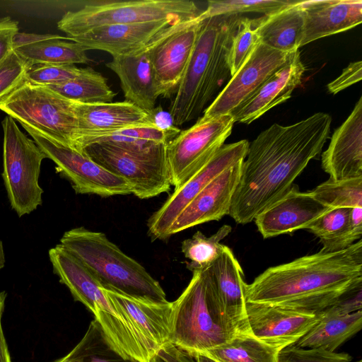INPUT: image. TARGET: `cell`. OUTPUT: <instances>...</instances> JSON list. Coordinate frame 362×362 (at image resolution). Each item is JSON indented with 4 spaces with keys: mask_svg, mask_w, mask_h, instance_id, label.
<instances>
[{
    "mask_svg": "<svg viewBox=\"0 0 362 362\" xmlns=\"http://www.w3.org/2000/svg\"><path fill=\"white\" fill-rule=\"evenodd\" d=\"M289 0H218L209 1L204 13L207 18L240 15L244 13L270 14L291 4Z\"/></svg>",
    "mask_w": 362,
    "mask_h": 362,
    "instance_id": "d590c367",
    "label": "cell"
},
{
    "mask_svg": "<svg viewBox=\"0 0 362 362\" xmlns=\"http://www.w3.org/2000/svg\"><path fill=\"white\" fill-rule=\"evenodd\" d=\"M155 37L139 48L112 57L105 64L118 76L125 100L148 113L160 97L151 60Z\"/></svg>",
    "mask_w": 362,
    "mask_h": 362,
    "instance_id": "44dd1931",
    "label": "cell"
},
{
    "mask_svg": "<svg viewBox=\"0 0 362 362\" xmlns=\"http://www.w3.org/2000/svg\"><path fill=\"white\" fill-rule=\"evenodd\" d=\"M148 362H197V353L170 342L158 350Z\"/></svg>",
    "mask_w": 362,
    "mask_h": 362,
    "instance_id": "60d3db41",
    "label": "cell"
},
{
    "mask_svg": "<svg viewBox=\"0 0 362 362\" xmlns=\"http://www.w3.org/2000/svg\"><path fill=\"white\" fill-rule=\"evenodd\" d=\"M241 15L214 16L199 28L192 55L168 112L178 127L198 118L229 81L228 53Z\"/></svg>",
    "mask_w": 362,
    "mask_h": 362,
    "instance_id": "3957f363",
    "label": "cell"
},
{
    "mask_svg": "<svg viewBox=\"0 0 362 362\" xmlns=\"http://www.w3.org/2000/svg\"><path fill=\"white\" fill-rule=\"evenodd\" d=\"M59 244L90 270L103 288L154 302L168 301L159 282L105 233L77 227L66 231Z\"/></svg>",
    "mask_w": 362,
    "mask_h": 362,
    "instance_id": "277c9868",
    "label": "cell"
},
{
    "mask_svg": "<svg viewBox=\"0 0 362 362\" xmlns=\"http://www.w3.org/2000/svg\"><path fill=\"white\" fill-rule=\"evenodd\" d=\"M18 33V23L9 16L0 18V62L13 49V40Z\"/></svg>",
    "mask_w": 362,
    "mask_h": 362,
    "instance_id": "ee69618b",
    "label": "cell"
},
{
    "mask_svg": "<svg viewBox=\"0 0 362 362\" xmlns=\"http://www.w3.org/2000/svg\"><path fill=\"white\" fill-rule=\"evenodd\" d=\"M329 115L317 112L293 124H274L249 144L229 214L247 224L282 197L322 151L330 132Z\"/></svg>",
    "mask_w": 362,
    "mask_h": 362,
    "instance_id": "6da1fadb",
    "label": "cell"
},
{
    "mask_svg": "<svg viewBox=\"0 0 362 362\" xmlns=\"http://www.w3.org/2000/svg\"><path fill=\"white\" fill-rule=\"evenodd\" d=\"M291 53L282 52L259 42L205 109L202 117L211 118L230 115L273 73L284 66Z\"/></svg>",
    "mask_w": 362,
    "mask_h": 362,
    "instance_id": "9a60e30c",
    "label": "cell"
},
{
    "mask_svg": "<svg viewBox=\"0 0 362 362\" xmlns=\"http://www.w3.org/2000/svg\"><path fill=\"white\" fill-rule=\"evenodd\" d=\"M171 342L203 353L233 334L222 317L204 269L192 272L181 295L173 302Z\"/></svg>",
    "mask_w": 362,
    "mask_h": 362,
    "instance_id": "5b68a950",
    "label": "cell"
},
{
    "mask_svg": "<svg viewBox=\"0 0 362 362\" xmlns=\"http://www.w3.org/2000/svg\"><path fill=\"white\" fill-rule=\"evenodd\" d=\"M361 307L362 286H359L342 296L334 304L325 310L336 314L348 315L361 310Z\"/></svg>",
    "mask_w": 362,
    "mask_h": 362,
    "instance_id": "7bdbcfd3",
    "label": "cell"
},
{
    "mask_svg": "<svg viewBox=\"0 0 362 362\" xmlns=\"http://www.w3.org/2000/svg\"><path fill=\"white\" fill-rule=\"evenodd\" d=\"M68 37L18 33L13 49L30 64H88L86 49Z\"/></svg>",
    "mask_w": 362,
    "mask_h": 362,
    "instance_id": "4316f807",
    "label": "cell"
},
{
    "mask_svg": "<svg viewBox=\"0 0 362 362\" xmlns=\"http://www.w3.org/2000/svg\"><path fill=\"white\" fill-rule=\"evenodd\" d=\"M188 0H137L104 1L67 11L57 22L58 28L73 37L95 28L164 20L184 21L202 13Z\"/></svg>",
    "mask_w": 362,
    "mask_h": 362,
    "instance_id": "52a82bcc",
    "label": "cell"
},
{
    "mask_svg": "<svg viewBox=\"0 0 362 362\" xmlns=\"http://www.w3.org/2000/svg\"><path fill=\"white\" fill-rule=\"evenodd\" d=\"M47 158L56 165V170L69 180L76 194H95L102 197L132 194L128 182L109 172L83 151L54 141L25 127Z\"/></svg>",
    "mask_w": 362,
    "mask_h": 362,
    "instance_id": "7c38bea8",
    "label": "cell"
},
{
    "mask_svg": "<svg viewBox=\"0 0 362 362\" xmlns=\"http://www.w3.org/2000/svg\"><path fill=\"white\" fill-rule=\"evenodd\" d=\"M235 122L231 115L199 117L167 144V157L174 189L196 174L224 144Z\"/></svg>",
    "mask_w": 362,
    "mask_h": 362,
    "instance_id": "30bf717a",
    "label": "cell"
},
{
    "mask_svg": "<svg viewBox=\"0 0 362 362\" xmlns=\"http://www.w3.org/2000/svg\"><path fill=\"white\" fill-rule=\"evenodd\" d=\"M300 4L304 11L300 47L362 22L361 0H310Z\"/></svg>",
    "mask_w": 362,
    "mask_h": 362,
    "instance_id": "d4e9b609",
    "label": "cell"
},
{
    "mask_svg": "<svg viewBox=\"0 0 362 362\" xmlns=\"http://www.w3.org/2000/svg\"><path fill=\"white\" fill-rule=\"evenodd\" d=\"M248 146L245 139L223 144L196 174L174 189L148 220V235L151 240L168 239L170 228L186 206L215 177L243 160Z\"/></svg>",
    "mask_w": 362,
    "mask_h": 362,
    "instance_id": "4fadbf2b",
    "label": "cell"
},
{
    "mask_svg": "<svg viewBox=\"0 0 362 362\" xmlns=\"http://www.w3.org/2000/svg\"><path fill=\"white\" fill-rule=\"evenodd\" d=\"M347 353L305 349L292 344L279 351L277 362H351Z\"/></svg>",
    "mask_w": 362,
    "mask_h": 362,
    "instance_id": "ab89813d",
    "label": "cell"
},
{
    "mask_svg": "<svg viewBox=\"0 0 362 362\" xmlns=\"http://www.w3.org/2000/svg\"><path fill=\"white\" fill-rule=\"evenodd\" d=\"M231 230L230 226L223 225L209 237L201 231H197L192 238L184 240L181 250L188 259L187 268L194 272L209 267L223 252L224 245L221 244V240L228 236Z\"/></svg>",
    "mask_w": 362,
    "mask_h": 362,
    "instance_id": "836d02e7",
    "label": "cell"
},
{
    "mask_svg": "<svg viewBox=\"0 0 362 362\" xmlns=\"http://www.w3.org/2000/svg\"><path fill=\"white\" fill-rule=\"evenodd\" d=\"M300 2L293 1L276 12L252 19L261 43L282 52L298 50L304 23V11Z\"/></svg>",
    "mask_w": 362,
    "mask_h": 362,
    "instance_id": "83f0119b",
    "label": "cell"
},
{
    "mask_svg": "<svg viewBox=\"0 0 362 362\" xmlns=\"http://www.w3.org/2000/svg\"><path fill=\"white\" fill-rule=\"evenodd\" d=\"M321 161L322 168L331 179L362 177V97L332 134Z\"/></svg>",
    "mask_w": 362,
    "mask_h": 362,
    "instance_id": "7402d4cb",
    "label": "cell"
},
{
    "mask_svg": "<svg viewBox=\"0 0 362 362\" xmlns=\"http://www.w3.org/2000/svg\"><path fill=\"white\" fill-rule=\"evenodd\" d=\"M180 21L164 20L108 25L95 28L81 35L69 38L80 44L86 50L98 49L115 57L126 54L145 45L163 29Z\"/></svg>",
    "mask_w": 362,
    "mask_h": 362,
    "instance_id": "484cf974",
    "label": "cell"
},
{
    "mask_svg": "<svg viewBox=\"0 0 362 362\" xmlns=\"http://www.w3.org/2000/svg\"><path fill=\"white\" fill-rule=\"evenodd\" d=\"M356 362H362V361H361V360H359V361H356Z\"/></svg>",
    "mask_w": 362,
    "mask_h": 362,
    "instance_id": "681fc988",
    "label": "cell"
},
{
    "mask_svg": "<svg viewBox=\"0 0 362 362\" xmlns=\"http://www.w3.org/2000/svg\"><path fill=\"white\" fill-rule=\"evenodd\" d=\"M280 350L240 328L224 343L202 354L216 362H277Z\"/></svg>",
    "mask_w": 362,
    "mask_h": 362,
    "instance_id": "4dcf8cb0",
    "label": "cell"
},
{
    "mask_svg": "<svg viewBox=\"0 0 362 362\" xmlns=\"http://www.w3.org/2000/svg\"><path fill=\"white\" fill-rule=\"evenodd\" d=\"M362 286V240L272 267L247 284L245 301L320 313Z\"/></svg>",
    "mask_w": 362,
    "mask_h": 362,
    "instance_id": "7a4b0ae2",
    "label": "cell"
},
{
    "mask_svg": "<svg viewBox=\"0 0 362 362\" xmlns=\"http://www.w3.org/2000/svg\"><path fill=\"white\" fill-rule=\"evenodd\" d=\"M74 109L79 129L76 149L82 140L90 136L125 128L154 126L148 112L127 100L94 104L74 102Z\"/></svg>",
    "mask_w": 362,
    "mask_h": 362,
    "instance_id": "cb8c5ba5",
    "label": "cell"
},
{
    "mask_svg": "<svg viewBox=\"0 0 362 362\" xmlns=\"http://www.w3.org/2000/svg\"><path fill=\"white\" fill-rule=\"evenodd\" d=\"M6 298V292H0V362H11L1 325V317L4 309Z\"/></svg>",
    "mask_w": 362,
    "mask_h": 362,
    "instance_id": "bcb514c9",
    "label": "cell"
},
{
    "mask_svg": "<svg viewBox=\"0 0 362 362\" xmlns=\"http://www.w3.org/2000/svg\"><path fill=\"white\" fill-rule=\"evenodd\" d=\"M64 358L67 362H139L117 353L95 319L90 322L83 337Z\"/></svg>",
    "mask_w": 362,
    "mask_h": 362,
    "instance_id": "d6a6232c",
    "label": "cell"
},
{
    "mask_svg": "<svg viewBox=\"0 0 362 362\" xmlns=\"http://www.w3.org/2000/svg\"><path fill=\"white\" fill-rule=\"evenodd\" d=\"M153 125L164 132L179 134L180 129L174 124L173 119L168 111H165L160 106L156 107L149 112Z\"/></svg>",
    "mask_w": 362,
    "mask_h": 362,
    "instance_id": "f6af8a7d",
    "label": "cell"
},
{
    "mask_svg": "<svg viewBox=\"0 0 362 362\" xmlns=\"http://www.w3.org/2000/svg\"><path fill=\"white\" fill-rule=\"evenodd\" d=\"M310 192L329 209L362 207V177L340 180L329 178Z\"/></svg>",
    "mask_w": 362,
    "mask_h": 362,
    "instance_id": "e575fe53",
    "label": "cell"
},
{
    "mask_svg": "<svg viewBox=\"0 0 362 362\" xmlns=\"http://www.w3.org/2000/svg\"><path fill=\"white\" fill-rule=\"evenodd\" d=\"M0 110L23 128L76 148L79 129L74 102L50 88L25 81L0 102Z\"/></svg>",
    "mask_w": 362,
    "mask_h": 362,
    "instance_id": "8992f818",
    "label": "cell"
},
{
    "mask_svg": "<svg viewBox=\"0 0 362 362\" xmlns=\"http://www.w3.org/2000/svg\"><path fill=\"white\" fill-rule=\"evenodd\" d=\"M1 124L2 177L11 208L21 217L42 204L43 189L38 180L42 162L47 157L36 143L21 132L12 117L6 115Z\"/></svg>",
    "mask_w": 362,
    "mask_h": 362,
    "instance_id": "9c48e42d",
    "label": "cell"
},
{
    "mask_svg": "<svg viewBox=\"0 0 362 362\" xmlns=\"http://www.w3.org/2000/svg\"><path fill=\"white\" fill-rule=\"evenodd\" d=\"M197 362H216L202 353H197Z\"/></svg>",
    "mask_w": 362,
    "mask_h": 362,
    "instance_id": "7dc6e473",
    "label": "cell"
},
{
    "mask_svg": "<svg viewBox=\"0 0 362 362\" xmlns=\"http://www.w3.org/2000/svg\"><path fill=\"white\" fill-rule=\"evenodd\" d=\"M326 252L343 250L362 237V207L330 209L306 228Z\"/></svg>",
    "mask_w": 362,
    "mask_h": 362,
    "instance_id": "f1b7e54d",
    "label": "cell"
},
{
    "mask_svg": "<svg viewBox=\"0 0 362 362\" xmlns=\"http://www.w3.org/2000/svg\"><path fill=\"white\" fill-rule=\"evenodd\" d=\"M115 308L130 325L151 358L171 342L173 302H154L103 288Z\"/></svg>",
    "mask_w": 362,
    "mask_h": 362,
    "instance_id": "e0dca14e",
    "label": "cell"
},
{
    "mask_svg": "<svg viewBox=\"0 0 362 362\" xmlns=\"http://www.w3.org/2000/svg\"><path fill=\"white\" fill-rule=\"evenodd\" d=\"M167 144H157L145 149H129L97 142L86 146L81 151L98 165L126 180L132 194L143 199L170 189L172 182Z\"/></svg>",
    "mask_w": 362,
    "mask_h": 362,
    "instance_id": "ba28073f",
    "label": "cell"
},
{
    "mask_svg": "<svg viewBox=\"0 0 362 362\" xmlns=\"http://www.w3.org/2000/svg\"><path fill=\"white\" fill-rule=\"evenodd\" d=\"M362 78V62L350 63L341 74L327 85L329 93L336 94L349 86L360 81Z\"/></svg>",
    "mask_w": 362,
    "mask_h": 362,
    "instance_id": "b9f144b4",
    "label": "cell"
},
{
    "mask_svg": "<svg viewBox=\"0 0 362 362\" xmlns=\"http://www.w3.org/2000/svg\"><path fill=\"white\" fill-rule=\"evenodd\" d=\"M204 11L198 16L175 23L155 37L151 60L160 96L174 95L192 55Z\"/></svg>",
    "mask_w": 362,
    "mask_h": 362,
    "instance_id": "5bb4252c",
    "label": "cell"
},
{
    "mask_svg": "<svg viewBox=\"0 0 362 362\" xmlns=\"http://www.w3.org/2000/svg\"><path fill=\"white\" fill-rule=\"evenodd\" d=\"M81 68L74 64H36L29 68L28 81L44 86L64 83L79 75Z\"/></svg>",
    "mask_w": 362,
    "mask_h": 362,
    "instance_id": "f35d334b",
    "label": "cell"
},
{
    "mask_svg": "<svg viewBox=\"0 0 362 362\" xmlns=\"http://www.w3.org/2000/svg\"><path fill=\"white\" fill-rule=\"evenodd\" d=\"M260 42L252 19L241 18L228 53V64L233 76Z\"/></svg>",
    "mask_w": 362,
    "mask_h": 362,
    "instance_id": "8d00e7d4",
    "label": "cell"
},
{
    "mask_svg": "<svg viewBox=\"0 0 362 362\" xmlns=\"http://www.w3.org/2000/svg\"><path fill=\"white\" fill-rule=\"evenodd\" d=\"M305 70L299 50L293 52L284 66L230 112L234 122L250 124L269 110L286 101L301 83Z\"/></svg>",
    "mask_w": 362,
    "mask_h": 362,
    "instance_id": "603a6c76",
    "label": "cell"
},
{
    "mask_svg": "<svg viewBox=\"0 0 362 362\" xmlns=\"http://www.w3.org/2000/svg\"><path fill=\"white\" fill-rule=\"evenodd\" d=\"M329 209L310 192H300L293 184L282 197L259 213L254 221L262 237L269 238L305 229Z\"/></svg>",
    "mask_w": 362,
    "mask_h": 362,
    "instance_id": "ac0fdd59",
    "label": "cell"
},
{
    "mask_svg": "<svg viewBox=\"0 0 362 362\" xmlns=\"http://www.w3.org/2000/svg\"><path fill=\"white\" fill-rule=\"evenodd\" d=\"M318 318L319 313L246 302L245 321L241 328L260 341L282 349L294 344Z\"/></svg>",
    "mask_w": 362,
    "mask_h": 362,
    "instance_id": "2e32d148",
    "label": "cell"
},
{
    "mask_svg": "<svg viewBox=\"0 0 362 362\" xmlns=\"http://www.w3.org/2000/svg\"><path fill=\"white\" fill-rule=\"evenodd\" d=\"M49 258L60 283L94 315L106 337L115 339L122 335L127 328L124 319L90 270L60 244L49 250Z\"/></svg>",
    "mask_w": 362,
    "mask_h": 362,
    "instance_id": "8fae6325",
    "label": "cell"
},
{
    "mask_svg": "<svg viewBox=\"0 0 362 362\" xmlns=\"http://www.w3.org/2000/svg\"><path fill=\"white\" fill-rule=\"evenodd\" d=\"M222 317L233 334L245 321V290L243 271L232 250L224 245L221 255L204 269Z\"/></svg>",
    "mask_w": 362,
    "mask_h": 362,
    "instance_id": "d6986e66",
    "label": "cell"
},
{
    "mask_svg": "<svg viewBox=\"0 0 362 362\" xmlns=\"http://www.w3.org/2000/svg\"><path fill=\"white\" fill-rule=\"evenodd\" d=\"M47 87L71 101L83 104L111 103L116 95L107 79L90 67L81 68L72 79Z\"/></svg>",
    "mask_w": 362,
    "mask_h": 362,
    "instance_id": "1f68e13d",
    "label": "cell"
},
{
    "mask_svg": "<svg viewBox=\"0 0 362 362\" xmlns=\"http://www.w3.org/2000/svg\"><path fill=\"white\" fill-rule=\"evenodd\" d=\"M362 311L340 315L324 310L315 324L294 344L305 349L335 351L361 329Z\"/></svg>",
    "mask_w": 362,
    "mask_h": 362,
    "instance_id": "f546056e",
    "label": "cell"
},
{
    "mask_svg": "<svg viewBox=\"0 0 362 362\" xmlns=\"http://www.w3.org/2000/svg\"><path fill=\"white\" fill-rule=\"evenodd\" d=\"M31 65L13 49L0 62V102L27 81Z\"/></svg>",
    "mask_w": 362,
    "mask_h": 362,
    "instance_id": "74e56055",
    "label": "cell"
},
{
    "mask_svg": "<svg viewBox=\"0 0 362 362\" xmlns=\"http://www.w3.org/2000/svg\"><path fill=\"white\" fill-rule=\"evenodd\" d=\"M243 161L215 177L186 206L170 228L168 238L195 226L218 221L229 214Z\"/></svg>",
    "mask_w": 362,
    "mask_h": 362,
    "instance_id": "ffe728a7",
    "label": "cell"
},
{
    "mask_svg": "<svg viewBox=\"0 0 362 362\" xmlns=\"http://www.w3.org/2000/svg\"><path fill=\"white\" fill-rule=\"evenodd\" d=\"M6 259L4 251V247L1 240H0V269L5 265Z\"/></svg>",
    "mask_w": 362,
    "mask_h": 362,
    "instance_id": "c3c4849f",
    "label": "cell"
}]
</instances>
